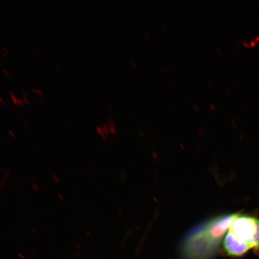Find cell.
Wrapping results in <instances>:
<instances>
[{"mask_svg": "<svg viewBox=\"0 0 259 259\" xmlns=\"http://www.w3.org/2000/svg\"><path fill=\"white\" fill-rule=\"evenodd\" d=\"M228 233L248 251H259V219L238 213Z\"/></svg>", "mask_w": 259, "mask_h": 259, "instance_id": "cell-2", "label": "cell"}, {"mask_svg": "<svg viewBox=\"0 0 259 259\" xmlns=\"http://www.w3.org/2000/svg\"><path fill=\"white\" fill-rule=\"evenodd\" d=\"M238 213L215 217L197 225L188 233L181 245L184 259H210Z\"/></svg>", "mask_w": 259, "mask_h": 259, "instance_id": "cell-1", "label": "cell"}]
</instances>
